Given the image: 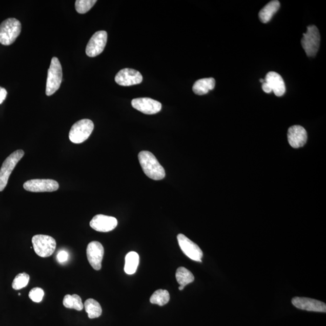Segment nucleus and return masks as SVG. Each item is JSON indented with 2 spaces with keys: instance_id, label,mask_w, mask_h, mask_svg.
Listing matches in <instances>:
<instances>
[{
  "instance_id": "obj_15",
  "label": "nucleus",
  "mask_w": 326,
  "mask_h": 326,
  "mask_svg": "<svg viewBox=\"0 0 326 326\" xmlns=\"http://www.w3.org/2000/svg\"><path fill=\"white\" fill-rule=\"evenodd\" d=\"M294 307L301 310L325 312L326 305L323 302L305 297H294L292 300Z\"/></svg>"
},
{
  "instance_id": "obj_17",
  "label": "nucleus",
  "mask_w": 326,
  "mask_h": 326,
  "mask_svg": "<svg viewBox=\"0 0 326 326\" xmlns=\"http://www.w3.org/2000/svg\"><path fill=\"white\" fill-rule=\"evenodd\" d=\"M264 82L269 86L276 96H282L286 92L284 82L279 74L274 71H270L267 74Z\"/></svg>"
},
{
  "instance_id": "obj_30",
  "label": "nucleus",
  "mask_w": 326,
  "mask_h": 326,
  "mask_svg": "<svg viewBox=\"0 0 326 326\" xmlns=\"http://www.w3.org/2000/svg\"><path fill=\"white\" fill-rule=\"evenodd\" d=\"M262 87V89L264 92H266V93H271L272 92V90L270 87L266 83V82H264V83L262 84V87Z\"/></svg>"
},
{
  "instance_id": "obj_33",
  "label": "nucleus",
  "mask_w": 326,
  "mask_h": 326,
  "mask_svg": "<svg viewBox=\"0 0 326 326\" xmlns=\"http://www.w3.org/2000/svg\"><path fill=\"white\" fill-rule=\"evenodd\" d=\"M18 295H19V296H20V295H21V294L19 293Z\"/></svg>"
},
{
  "instance_id": "obj_10",
  "label": "nucleus",
  "mask_w": 326,
  "mask_h": 326,
  "mask_svg": "<svg viewBox=\"0 0 326 326\" xmlns=\"http://www.w3.org/2000/svg\"><path fill=\"white\" fill-rule=\"evenodd\" d=\"M107 38V33L104 30L95 33L87 44L86 47L87 56L93 57L103 53L106 46Z\"/></svg>"
},
{
  "instance_id": "obj_6",
  "label": "nucleus",
  "mask_w": 326,
  "mask_h": 326,
  "mask_svg": "<svg viewBox=\"0 0 326 326\" xmlns=\"http://www.w3.org/2000/svg\"><path fill=\"white\" fill-rule=\"evenodd\" d=\"M24 155H25L24 151L17 150L12 153L3 162L0 169V192H2L5 189L13 169L21 160Z\"/></svg>"
},
{
  "instance_id": "obj_4",
  "label": "nucleus",
  "mask_w": 326,
  "mask_h": 326,
  "mask_svg": "<svg viewBox=\"0 0 326 326\" xmlns=\"http://www.w3.org/2000/svg\"><path fill=\"white\" fill-rule=\"evenodd\" d=\"M93 121L83 119L74 124L69 132L70 140L75 144H82L89 138L94 130Z\"/></svg>"
},
{
  "instance_id": "obj_25",
  "label": "nucleus",
  "mask_w": 326,
  "mask_h": 326,
  "mask_svg": "<svg viewBox=\"0 0 326 326\" xmlns=\"http://www.w3.org/2000/svg\"><path fill=\"white\" fill-rule=\"evenodd\" d=\"M30 280L29 274L26 273H20L17 275L12 283L13 290H19L27 286Z\"/></svg>"
},
{
  "instance_id": "obj_13",
  "label": "nucleus",
  "mask_w": 326,
  "mask_h": 326,
  "mask_svg": "<svg viewBox=\"0 0 326 326\" xmlns=\"http://www.w3.org/2000/svg\"><path fill=\"white\" fill-rule=\"evenodd\" d=\"M115 81L121 86H131L141 83L142 76L137 70L124 69L118 71L115 77Z\"/></svg>"
},
{
  "instance_id": "obj_14",
  "label": "nucleus",
  "mask_w": 326,
  "mask_h": 326,
  "mask_svg": "<svg viewBox=\"0 0 326 326\" xmlns=\"http://www.w3.org/2000/svg\"><path fill=\"white\" fill-rule=\"evenodd\" d=\"M117 220L114 217L104 215L95 216L90 223V227L99 232H109L117 226Z\"/></svg>"
},
{
  "instance_id": "obj_21",
  "label": "nucleus",
  "mask_w": 326,
  "mask_h": 326,
  "mask_svg": "<svg viewBox=\"0 0 326 326\" xmlns=\"http://www.w3.org/2000/svg\"><path fill=\"white\" fill-rule=\"evenodd\" d=\"M84 307L87 312L88 318L90 319L99 317L103 313L100 304L93 298L88 299L85 302Z\"/></svg>"
},
{
  "instance_id": "obj_26",
  "label": "nucleus",
  "mask_w": 326,
  "mask_h": 326,
  "mask_svg": "<svg viewBox=\"0 0 326 326\" xmlns=\"http://www.w3.org/2000/svg\"><path fill=\"white\" fill-rule=\"evenodd\" d=\"M96 0H77L75 3L76 11L80 14H84L96 4Z\"/></svg>"
},
{
  "instance_id": "obj_3",
  "label": "nucleus",
  "mask_w": 326,
  "mask_h": 326,
  "mask_svg": "<svg viewBox=\"0 0 326 326\" xmlns=\"http://www.w3.org/2000/svg\"><path fill=\"white\" fill-rule=\"evenodd\" d=\"M63 80L62 66L58 59L53 57L47 73L46 93L47 96H52L56 93L60 86Z\"/></svg>"
},
{
  "instance_id": "obj_8",
  "label": "nucleus",
  "mask_w": 326,
  "mask_h": 326,
  "mask_svg": "<svg viewBox=\"0 0 326 326\" xmlns=\"http://www.w3.org/2000/svg\"><path fill=\"white\" fill-rule=\"evenodd\" d=\"M27 191L32 192H52L59 189V184L53 179H35L27 181L23 185Z\"/></svg>"
},
{
  "instance_id": "obj_9",
  "label": "nucleus",
  "mask_w": 326,
  "mask_h": 326,
  "mask_svg": "<svg viewBox=\"0 0 326 326\" xmlns=\"http://www.w3.org/2000/svg\"><path fill=\"white\" fill-rule=\"evenodd\" d=\"M177 239L182 252L192 260L201 262L203 253L198 244L192 242L182 234H179Z\"/></svg>"
},
{
  "instance_id": "obj_20",
  "label": "nucleus",
  "mask_w": 326,
  "mask_h": 326,
  "mask_svg": "<svg viewBox=\"0 0 326 326\" xmlns=\"http://www.w3.org/2000/svg\"><path fill=\"white\" fill-rule=\"evenodd\" d=\"M139 259L140 258L137 253L134 251L129 253L125 257L124 268L125 273L129 275L134 274L137 270Z\"/></svg>"
},
{
  "instance_id": "obj_24",
  "label": "nucleus",
  "mask_w": 326,
  "mask_h": 326,
  "mask_svg": "<svg viewBox=\"0 0 326 326\" xmlns=\"http://www.w3.org/2000/svg\"><path fill=\"white\" fill-rule=\"evenodd\" d=\"M170 300V295L169 292L164 290H158L156 291L152 295L150 298V302L152 304H157L162 307L167 304Z\"/></svg>"
},
{
  "instance_id": "obj_31",
  "label": "nucleus",
  "mask_w": 326,
  "mask_h": 326,
  "mask_svg": "<svg viewBox=\"0 0 326 326\" xmlns=\"http://www.w3.org/2000/svg\"><path fill=\"white\" fill-rule=\"evenodd\" d=\"M185 287H182V286H179V290L180 291H182L183 290H184Z\"/></svg>"
},
{
  "instance_id": "obj_27",
  "label": "nucleus",
  "mask_w": 326,
  "mask_h": 326,
  "mask_svg": "<svg viewBox=\"0 0 326 326\" xmlns=\"http://www.w3.org/2000/svg\"><path fill=\"white\" fill-rule=\"evenodd\" d=\"M44 292L43 289L40 288H34L30 291L29 297L35 303H39L43 300Z\"/></svg>"
},
{
  "instance_id": "obj_29",
  "label": "nucleus",
  "mask_w": 326,
  "mask_h": 326,
  "mask_svg": "<svg viewBox=\"0 0 326 326\" xmlns=\"http://www.w3.org/2000/svg\"><path fill=\"white\" fill-rule=\"evenodd\" d=\"M7 94L8 92L5 88L0 87V104H2L6 99Z\"/></svg>"
},
{
  "instance_id": "obj_22",
  "label": "nucleus",
  "mask_w": 326,
  "mask_h": 326,
  "mask_svg": "<svg viewBox=\"0 0 326 326\" xmlns=\"http://www.w3.org/2000/svg\"><path fill=\"white\" fill-rule=\"evenodd\" d=\"M176 281L180 286L185 287L186 285L192 283L195 280L193 274L185 267H179L176 272Z\"/></svg>"
},
{
  "instance_id": "obj_1",
  "label": "nucleus",
  "mask_w": 326,
  "mask_h": 326,
  "mask_svg": "<svg viewBox=\"0 0 326 326\" xmlns=\"http://www.w3.org/2000/svg\"><path fill=\"white\" fill-rule=\"evenodd\" d=\"M138 160L146 175L154 180H161L165 177V169L159 164L152 153L142 151L138 154Z\"/></svg>"
},
{
  "instance_id": "obj_2",
  "label": "nucleus",
  "mask_w": 326,
  "mask_h": 326,
  "mask_svg": "<svg viewBox=\"0 0 326 326\" xmlns=\"http://www.w3.org/2000/svg\"><path fill=\"white\" fill-rule=\"evenodd\" d=\"M22 31V24L19 20L10 18L0 25V43L10 46L15 42Z\"/></svg>"
},
{
  "instance_id": "obj_28",
  "label": "nucleus",
  "mask_w": 326,
  "mask_h": 326,
  "mask_svg": "<svg viewBox=\"0 0 326 326\" xmlns=\"http://www.w3.org/2000/svg\"><path fill=\"white\" fill-rule=\"evenodd\" d=\"M68 258H69V254L66 251H59L57 255V259L60 263L65 262L68 260Z\"/></svg>"
},
{
  "instance_id": "obj_18",
  "label": "nucleus",
  "mask_w": 326,
  "mask_h": 326,
  "mask_svg": "<svg viewBox=\"0 0 326 326\" xmlns=\"http://www.w3.org/2000/svg\"><path fill=\"white\" fill-rule=\"evenodd\" d=\"M215 84L216 82L214 78H205L196 81L192 90L196 94L202 96L208 93L209 91L213 90Z\"/></svg>"
},
{
  "instance_id": "obj_32",
  "label": "nucleus",
  "mask_w": 326,
  "mask_h": 326,
  "mask_svg": "<svg viewBox=\"0 0 326 326\" xmlns=\"http://www.w3.org/2000/svg\"><path fill=\"white\" fill-rule=\"evenodd\" d=\"M260 83L263 84L264 83V80L261 79H260Z\"/></svg>"
},
{
  "instance_id": "obj_19",
  "label": "nucleus",
  "mask_w": 326,
  "mask_h": 326,
  "mask_svg": "<svg viewBox=\"0 0 326 326\" xmlns=\"http://www.w3.org/2000/svg\"><path fill=\"white\" fill-rule=\"evenodd\" d=\"M280 7V3L277 0H274L268 3L259 13L260 22L263 23L269 22L275 13L278 11Z\"/></svg>"
},
{
  "instance_id": "obj_23",
  "label": "nucleus",
  "mask_w": 326,
  "mask_h": 326,
  "mask_svg": "<svg viewBox=\"0 0 326 326\" xmlns=\"http://www.w3.org/2000/svg\"><path fill=\"white\" fill-rule=\"evenodd\" d=\"M63 304L67 308L74 309L78 311L83 310L84 307L81 298L77 294L66 295L64 298Z\"/></svg>"
},
{
  "instance_id": "obj_11",
  "label": "nucleus",
  "mask_w": 326,
  "mask_h": 326,
  "mask_svg": "<svg viewBox=\"0 0 326 326\" xmlns=\"http://www.w3.org/2000/svg\"><path fill=\"white\" fill-rule=\"evenodd\" d=\"M132 107L145 114H155L161 111L162 105L159 101L151 98H137L131 101Z\"/></svg>"
},
{
  "instance_id": "obj_7",
  "label": "nucleus",
  "mask_w": 326,
  "mask_h": 326,
  "mask_svg": "<svg viewBox=\"0 0 326 326\" xmlns=\"http://www.w3.org/2000/svg\"><path fill=\"white\" fill-rule=\"evenodd\" d=\"M32 242L35 252L39 257H50L56 250V240L50 236L37 234L33 237Z\"/></svg>"
},
{
  "instance_id": "obj_16",
  "label": "nucleus",
  "mask_w": 326,
  "mask_h": 326,
  "mask_svg": "<svg viewBox=\"0 0 326 326\" xmlns=\"http://www.w3.org/2000/svg\"><path fill=\"white\" fill-rule=\"evenodd\" d=\"M307 132L301 126L295 125L289 128L288 140L292 147L300 148L304 147L307 144Z\"/></svg>"
},
{
  "instance_id": "obj_12",
  "label": "nucleus",
  "mask_w": 326,
  "mask_h": 326,
  "mask_svg": "<svg viewBox=\"0 0 326 326\" xmlns=\"http://www.w3.org/2000/svg\"><path fill=\"white\" fill-rule=\"evenodd\" d=\"M87 256L91 266L95 270H100L104 256V249L103 244L97 241H93L90 242L88 244Z\"/></svg>"
},
{
  "instance_id": "obj_5",
  "label": "nucleus",
  "mask_w": 326,
  "mask_h": 326,
  "mask_svg": "<svg viewBox=\"0 0 326 326\" xmlns=\"http://www.w3.org/2000/svg\"><path fill=\"white\" fill-rule=\"evenodd\" d=\"M301 40V46L308 57H315L317 54L320 43V32L314 25L307 27V33L303 34Z\"/></svg>"
}]
</instances>
